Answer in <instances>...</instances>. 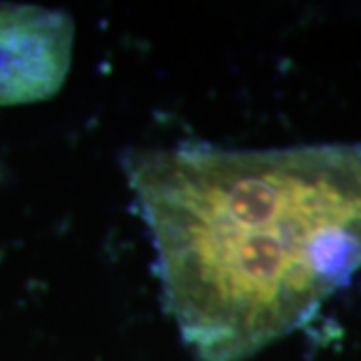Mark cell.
Returning a JSON list of instances; mask_svg holds the SVG:
<instances>
[{
    "instance_id": "2",
    "label": "cell",
    "mask_w": 361,
    "mask_h": 361,
    "mask_svg": "<svg viewBox=\"0 0 361 361\" xmlns=\"http://www.w3.org/2000/svg\"><path fill=\"white\" fill-rule=\"evenodd\" d=\"M73 20L28 4L0 6V106L54 97L73 61Z\"/></svg>"
},
{
    "instance_id": "1",
    "label": "cell",
    "mask_w": 361,
    "mask_h": 361,
    "mask_svg": "<svg viewBox=\"0 0 361 361\" xmlns=\"http://www.w3.org/2000/svg\"><path fill=\"white\" fill-rule=\"evenodd\" d=\"M165 310L199 361H243L361 269V141L187 142L123 161Z\"/></svg>"
}]
</instances>
